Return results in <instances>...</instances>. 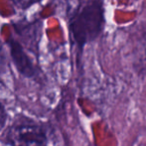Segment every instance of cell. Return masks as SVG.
I'll list each match as a JSON object with an SVG mask.
<instances>
[{
  "label": "cell",
  "mask_w": 146,
  "mask_h": 146,
  "mask_svg": "<svg viewBox=\"0 0 146 146\" xmlns=\"http://www.w3.org/2000/svg\"><path fill=\"white\" fill-rule=\"evenodd\" d=\"M7 140L11 146H47L44 130L34 123H16L10 128Z\"/></svg>",
  "instance_id": "1"
},
{
  "label": "cell",
  "mask_w": 146,
  "mask_h": 146,
  "mask_svg": "<svg viewBox=\"0 0 146 146\" xmlns=\"http://www.w3.org/2000/svg\"><path fill=\"white\" fill-rule=\"evenodd\" d=\"M9 48L11 58L13 60L18 72L25 77H33L35 75V72H36L35 66L32 60L25 53L21 45L16 41L11 40L9 42Z\"/></svg>",
  "instance_id": "2"
},
{
  "label": "cell",
  "mask_w": 146,
  "mask_h": 146,
  "mask_svg": "<svg viewBox=\"0 0 146 146\" xmlns=\"http://www.w3.org/2000/svg\"><path fill=\"white\" fill-rule=\"evenodd\" d=\"M12 1H13L19 8L25 9V8H28V7H30V6L40 2L41 0H12Z\"/></svg>",
  "instance_id": "3"
},
{
  "label": "cell",
  "mask_w": 146,
  "mask_h": 146,
  "mask_svg": "<svg viewBox=\"0 0 146 146\" xmlns=\"http://www.w3.org/2000/svg\"><path fill=\"white\" fill-rule=\"evenodd\" d=\"M5 121H6V112L3 106L0 104V130L3 128L4 124H5Z\"/></svg>",
  "instance_id": "4"
},
{
  "label": "cell",
  "mask_w": 146,
  "mask_h": 146,
  "mask_svg": "<svg viewBox=\"0 0 146 146\" xmlns=\"http://www.w3.org/2000/svg\"><path fill=\"white\" fill-rule=\"evenodd\" d=\"M5 56H4L3 50H2V47L0 46V76L2 75L4 69H5Z\"/></svg>",
  "instance_id": "5"
}]
</instances>
